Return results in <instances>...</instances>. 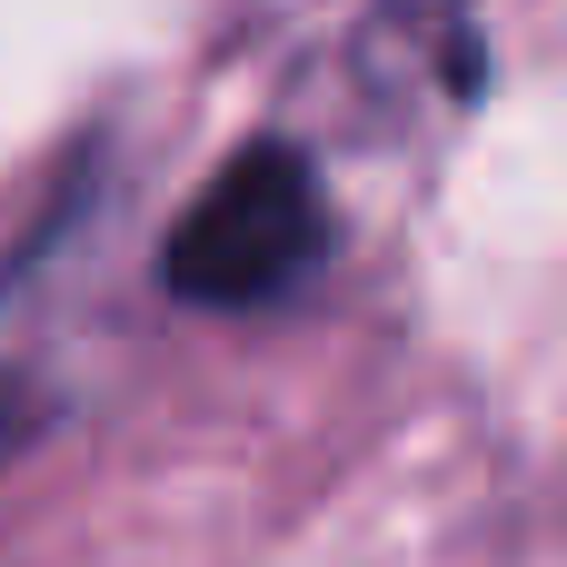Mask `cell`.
<instances>
[{"label":"cell","mask_w":567,"mask_h":567,"mask_svg":"<svg viewBox=\"0 0 567 567\" xmlns=\"http://www.w3.org/2000/svg\"><path fill=\"white\" fill-rule=\"evenodd\" d=\"M319 239H329V219H319L309 159L279 150V140H259V150H239V159L179 209V229L159 239V289L189 299V309H259V299H279L289 279H309Z\"/></svg>","instance_id":"6da1fadb"},{"label":"cell","mask_w":567,"mask_h":567,"mask_svg":"<svg viewBox=\"0 0 567 567\" xmlns=\"http://www.w3.org/2000/svg\"><path fill=\"white\" fill-rule=\"evenodd\" d=\"M10 309H20V269H0V339H10Z\"/></svg>","instance_id":"7a4b0ae2"}]
</instances>
